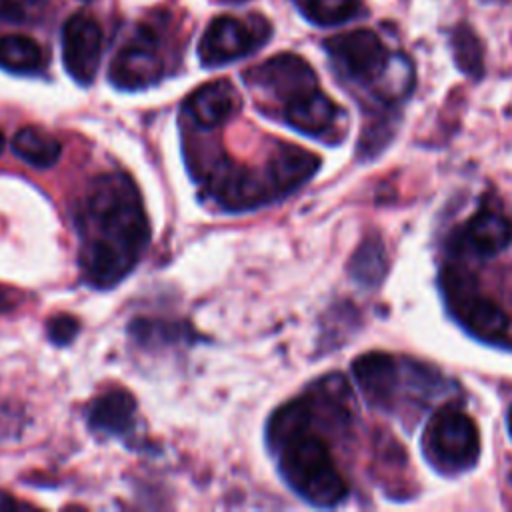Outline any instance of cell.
<instances>
[{
    "instance_id": "4316f807",
    "label": "cell",
    "mask_w": 512,
    "mask_h": 512,
    "mask_svg": "<svg viewBox=\"0 0 512 512\" xmlns=\"http://www.w3.org/2000/svg\"><path fill=\"white\" fill-rule=\"evenodd\" d=\"M4 144H6V140H4V134H2V130H0V154H2V150H4Z\"/></svg>"
},
{
    "instance_id": "5bb4252c",
    "label": "cell",
    "mask_w": 512,
    "mask_h": 512,
    "mask_svg": "<svg viewBox=\"0 0 512 512\" xmlns=\"http://www.w3.org/2000/svg\"><path fill=\"white\" fill-rule=\"evenodd\" d=\"M240 98L228 80H214L194 90L184 102V112L190 120L204 128H216L224 124L238 110Z\"/></svg>"
},
{
    "instance_id": "d4e9b609",
    "label": "cell",
    "mask_w": 512,
    "mask_h": 512,
    "mask_svg": "<svg viewBox=\"0 0 512 512\" xmlns=\"http://www.w3.org/2000/svg\"><path fill=\"white\" fill-rule=\"evenodd\" d=\"M10 306V300H8V294L4 290H0V310H6Z\"/></svg>"
},
{
    "instance_id": "cb8c5ba5",
    "label": "cell",
    "mask_w": 512,
    "mask_h": 512,
    "mask_svg": "<svg viewBox=\"0 0 512 512\" xmlns=\"http://www.w3.org/2000/svg\"><path fill=\"white\" fill-rule=\"evenodd\" d=\"M76 330H78V322L70 316H56L48 322V336L56 344H66L68 340H72Z\"/></svg>"
},
{
    "instance_id": "277c9868",
    "label": "cell",
    "mask_w": 512,
    "mask_h": 512,
    "mask_svg": "<svg viewBox=\"0 0 512 512\" xmlns=\"http://www.w3.org/2000/svg\"><path fill=\"white\" fill-rule=\"evenodd\" d=\"M440 286L450 314L472 336L496 342L506 334V312L498 306V302L480 292L476 280L466 270L444 268Z\"/></svg>"
},
{
    "instance_id": "3957f363",
    "label": "cell",
    "mask_w": 512,
    "mask_h": 512,
    "mask_svg": "<svg viewBox=\"0 0 512 512\" xmlns=\"http://www.w3.org/2000/svg\"><path fill=\"white\" fill-rule=\"evenodd\" d=\"M428 462L442 474L472 468L480 456V434L474 420L456 406L438 408L422 438Z\"/></svg>"
},
{
    "instance_id": "f1b7e54d",
    "label": "cell",
    "mask_w": 512,
    "mask_h": 512,
    "mask_svg": "<svg viewBox=\"0 0 512 512\" xmlns=\"http://www.w3.org/2000/svg\"><path fill=\"white\" fill-rule=\"evenodd\" d=\"M86 2H88V0H86Z\"/></svg>"
},
{
    "instance_id": "e0dca14e",
    "label": "cell",
    "mask_w": 512,
    "mask_h": 512,
    "mask_svg": "<svg viewBox=\"0 0 512 512\" xmlns=\"http://www.w3.org/2000/svg\"><path fill=\"white\" fill-rule=\"evenodd\" d=\"M12 150L24 162H28L36 168H48V166L56 164V160L60 158L62 146L52 134H48L40 128L28 126L14 134Z\"/></svg>"
},
{
    "instance_id": "ffe728a7",
    "label": "cell",
    "mask_w": 512,
    "mask_h": 512,
    "mask_svg": "<svg viewBox=\"0 0 512 512\" xmlns=\"http://www.w3.org/2000/svg\"><path fill=\"white\" fill-rule=\"evenodd\" d=\"M412 82H414V74H412V66L406 60V56L392 54V56H388V62L382 68L380 76L374 80V86L382 98L398 100L410 92Z\"/></svg>"
},
{
    "instance_id": "ac0fdd59",
    "label": "cell",
    "mask_w": 512,
    "mask_h": 512,
    "mask_svg": "<svg viewBox=\"0 0 512 512\" xmlns=\"http://www.w3.org/2000/svg\"><path fill=\"white\" fill-rule=\"evenodd\" d=\"M44 66V52L36 40L22 34L0 38V68L18 74L38 72Z\"/></svg>"
},
{
    "instance_id": "5b68a950",
    "label": "cell",
    "mask_w": 512,
    "mask_h": 512,
    "mask_svg": "<svg viewBox=\"0 0 512 512\" xmlns=\"http://www.w3.org/2000/svg\"><path fill=\"white\" fill-rule=\"evenodd\" d=\"M204 190L226 210H250L270 202L274 196L266 174L230 160H216L204 174Z\"/></svg>"
},
{
    "instance_id": "603a6c76",
    "label": "cell",
    "mask_w": 512,
    "mask_h": 512,
    "mask_svg": "<svg viewBox=\"0 0 512 512\" xmlns=\"http://www.w3.org/2000/svg\"><path fill=\"white\" fill-rule=\"evenodd\" d=\"M50 0H0V18L12 24L32 22Z\"/></svg>"
},
{
    "instance_id": "8fae6325",
    "label": "cell",
    "mask_w": 512,
    "mask_h": 512,
    "mask_svg": "<svg viewBox=\"0 0 512 512\" xmlns=\"http://www.w3.org/2000/svg\"><path fill=\"white\" fill-rule=\"evenodd\" d=\"M512 242V222L496 210H480L468 218L452 236V248L458 254L490 258Z\"/></svg>"
},
{
    "instance_id": "ba28073f",
    "label": "cell",
    "mask_w": 512,
    "mask_h": 512,
    "mask_svg": "<svg viewBox=\"0 0 512 512\" xmlns=\"http://www.w3.org/2000/svg\"><path fill=\"white\" fill-rule=\"evenodd\" d=\"M324 48L336 66L356 82L374 84L388 62L382 40L364 28L336 34L324 42Z\"/></svg>"
},
{
    "instance_id": "9c48e42d",
    "label": "cell",
    "mask_w": 512,
    "mask_h": 512,
    "mask_svg": "<svg viewBox=\"0 0 512 512\" xmlns=\"http://www.w3.org/2000/svg\"><path fill=\"white\" fill-rule=\"evenodd\" d=\"M102 60V30L88 14H74L62 28V62L82 86L90 84Z\"/></svg>"
},
{
    "instance_id": "44dd1931",
    "label": "cell",
    "mask_w": 512,
    "mask_h": 512,
    "mask_svg": "<svg viewBox=\"0 0 512 512\" xmlns=\"http://www.w3.org/2000/svg\"><path fill=\"white\" fill-rule=\"evenodd\" d=\"M452 52L458 68L474 78L482 76L484 64H482V44L478 36L466 26L460 24L452 32Z\"/></svg>"
},
{
    "instance_id": "7c38bea8",
    "label": "cell",
    "mask_w": 512,
    "mask_h": 512,
    "mask_svg": "<svg viewBox=\"0 0 512 512\" xmlns=\"http://www.w3.org/2000/svg\"><path fill=\"white\" fill-rule=\"evenodd\" d=\"M352 374L366 402L390 410L398 396L400 362L386 352H368L352 362Z\"/></svg>"
},
{
    "instance_id": "30bf717a",
    "label": "cell",
    "mask_w": 512,
    "mask_h": 512,
    "mask_svg": "<svg viewBox=\"0 0 512 512\" xmlns=\"http://www.w3.org/2000/svg\"><path fill=\"white\" fill-rule=\"evenodd\" d=\"M164 64L150 34H140L122 46L110 62L108 78L120 90H142L160 80Z\"/></svg>"
},
{
    "instance_id": "6da1fadb",
    "label": "cell",
    "mask_w": 512,
    "mask_h": 512,
    "mask_svg": "<svg viewBox=\"0 0 512 512\" xmlns=\"http://www.w3.org/2000/svg\"><path fill=\"white\" fill-rule=\"evenodd\" d=\"M80 270L94 288H112L140 260L150 228L134 182L126 174L94 178L78 202Z\"/></svg>"
},
{
    "instance_id": "7402d4cb",
    "label": "cell",
    "mask_w": 512,
    "mask_h": 512,
    "mask_svg": "<svg viewBox=\"0 0 512 512\" xmlns=\"http://www.w3.org/2000/svg\"><path fill=\"white\" fill-rule=\"evenodd\" d=\"M358 6V0H306L304 12L316 26H336L354 18Z\"/></svg>"
},
{
    "instance_id": "484cf974",
    "label": "cell",
    "mask_w": 512,
    "mask_h": 512,
    "mask_svg": "<svg viewBox=\"0 0 512 512\" xmlns=\"http://www.w3.org/2000/svg\"><path fill=\"white\" fill-rule=\"evenodd\" d=\"M508 430H510V436H512V408L508 412Z\"/></svg>"
},
{
    "instance_id": "83f0119b",
    "label": "cell",
    "mask_w": 512,
    "mask_h": 512,
    "mask_svg": "<svg viewBox=\"0 0 512 512\" xmlns=\"http://www.w3.org/2000/svg\"><path fill=\"white\" fill-rule=\"evenodd\" d=\"M220 2H226V4H238V2H246V0H220Z\"/></svg>"
},
{
    "instance_id": "d6986e66",
    "label": "cell",
    "mask_w": 512,
    "mask_h": 512,
    "mask_svg": "<svg viewBox=\"0 0 512 512\" xmlns=\"http://www.w3.org/2000/svg\"><path fill=\"white\" fill-rule=\"evenodd\" d=\"M386 270L388 258L382 240L378 236L366 238L350 260L352 278L366 288H376L384 280Z\"/></svg>"
},
{
    "instance_id": "8992f818",
    "label": "cell",
    "mask_w": 512,
    "mask_h": 512,
    "mask_svg": "<svg viewBox=\"0 0 512 512\" xmlns=\"http://www.w3.org/2000/svg\"><path fill=\"white\" fill-rule=\"evenodd\" d=\"M268 34L270 26L262 18H258L256 26H250L234 16H218L204 30L198 44V58L208 68L224 66L256 50L266 42Z\"/></svg>"
},
{
    "instance_id": "52a82bcc",
    "label": "cell",
    "mask_w": 512,
    "mask_h": 512,
    "mask_svg": "<svg viewBox=\"0 0 512 512\" xmlns=\"http://www.w3.org/2000/svg\"><path fill=\"white\" fill-rule=\"evenodd\" d=\"M250 88L288 104L290 100L316 90L318 80L312 66L290 52L276 54L244 74Z\"/></svg>"
},
{
    "instance_id": "7a4b0ae2",
    "label": "cell",
    "mask_w": 512,
    "mask_h": 512,
    "mask_svg": "<svg viewBox=\"0 0 512 512\" xmlns=\"http://www.w3.org/2000/svg\"><path fill=\"white\" fill-rule=\"evenodd\" d=\"M278 454V468L286 484L314 506L330 508L344 500L348 486L324 438L312 424L270 448Z\"/></svg>"
},
{
    "instance_id": "2e32d148",
    "label": "cell",
    "mask_w": 512,
    "mask_h": 512,
    "mask_svg": "<svg viewBox=\"0 0 512 512\" xmlns=\"http://www.w3.org/2000/svg\"><path fill=\"white\" fill-rule=\"evenodd\" d=\"M136 416V400L124 388L106 390L88 408V424L96 432L120 436L132 430Z\"/></svg>"
},
{
    "instance_id": "4fadbf2b",
    "label": "cell",
    "mask_w": 512,
    "mask_h": 512,
    "mask_svg": "<svg viewBox=\"0 0 512 512\" xmlns=\"http://www.w3.org/2000/svg\"><path fill=\"white\" fill-rule=\"evenodd\" d=\"M320 166V158L294 144H278L266 164V178L274 196L294 192L308 182Z\"/></svg>"
},
{
    "instance_id": "9a60e30c",
    "label": "cell",
    "mask_w": 512,
    "mask_h": 512,
    "mask_svg": "<svg viewBox=\"0 0 512 512\" xmlns=\"http://www.w3.org/2000/svg\"><path fill=\"white\" fill-rule=\"evenodd\" d=\"M338 114V106L318 88L284 104V122L314 138H326L336 126Z\"/></svg>"
}]
</instances>
